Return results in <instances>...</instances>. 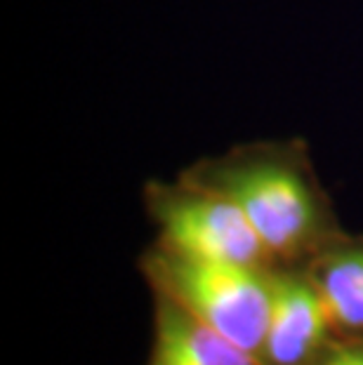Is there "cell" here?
Masks as SVG:
<instances>
[{"label": "cell", "mask_w": 363, "mask_h": 365, "mask_svg": "<svg viewBox=\"0 0 363 365\" xmlns=\"http://www.w3.org/2000/svg\"><path fill=\"white\" fill-rule=\"evenodd\" d=\"M316 365H363V341L361 344L333 349V351H328Z\"/></svg>", "instance_id": "cell-7"}, {"label": "cell", "mask_w": 363, "mask_h": 365, "mask_svg": "<svg viewBox=\"0 0 363 365\" xmlns=\"http://www.w3.org/2000/svg\"><path fill=\"white\" fill-rule=\"evenodd\" d=\"M184 180L229 198L257 231L274 262L316 257L333 245L328 210L297 142H257L196 163Z\"/></svg>", "instance_id": "cell-1"}, {"label": "cell", "mask_w": 363, "mask_h": 365, "mask_svg": "<svg viewBox=\"0 0 363 365\" xmlns=\"http://www.w3.org/2000/svg\"><path fill=\"white\" fill-rule=\"evenodd\" d=\"M151 365H262L234 341L208 328L165 294L156 292V337Z\"/></svg>", "instance_id": "cell-5"}, {"label": "cell", "mask_w": 363, "mask_h": 365, "mask_svg": "<svg viewBox=\"0 0 363 365\" xmlns=\"http://www.w3.org/2000/svg\"><path fill=\"white\" fill-rule=\"evenodd\" d=\"M328 309L307 271L272 269V314L262 365H307L326 344Z\"/></svg>", "instance_id": "cell-4"}, {"label": "cell", "mask_w": 363, "mask_h": 365, "mask_svg": "<svg viewBox=\"0 0 363 365\" xmlns=\"http://www.w3.org/2000/svg\"><path fill=\"white\" fill-rule=\"evenodd\" d=\"M153 290L262 363L272 314V269L187 257L156 247L144 257Z\"/></svg>", "instance_id": "cell-2"}, {"label": "cell", "mask_w": 363, "mask_h": 365, "mask_svg": "<svg viewBox=\"0 0 363 365\" xmlns=\"http://www.w3.org/2000/svg\"><path fill=\"white\" fill-rule=\"evenodd\" d=\"M146 205L158 227V245L187 257L274 269V257L257 231L229 198L180 180L146 186Z\"/></svg>", "instance_id": "cell-3"}, {"label": "cell", "mask_w": 363, "mask_h": 365, "mask_svg": "<svg viewBox=\"0 0 363 365\" xmlns=\"http://www.w3.org/2000/svg\"><path fill=\"white\" fill-rule=\"evenodd\" d=\"M312 262L307 274L319 287L330 323L347 332H363V245L333 243Z\"/></svg>", "instance_id": "cell-6"}]
</instances>
